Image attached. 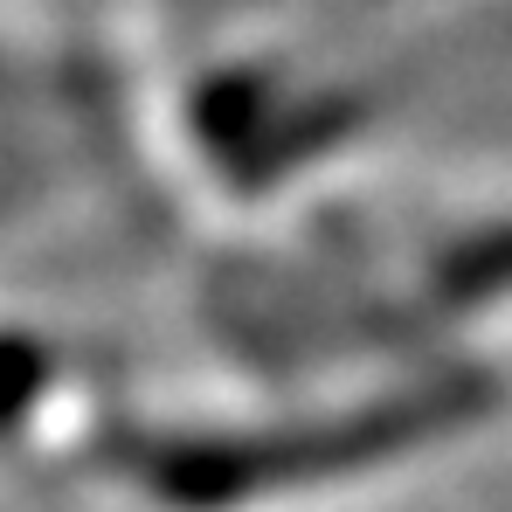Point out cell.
I'll return each mask as SVG.
<instances>
[{"label":"cell","mask_w":512,"mask_h":512,"mask_svg":"<svg viewBox=\"0 0 512 512\" xmlns=\"http://www.w3.org/2000/svg\"><path fill=\"white\" fill-rule=\"evenodd\" d=\"M416 429H423V409L409 402V409H374V416H340V423L173 443L153 457V485L167 499H187V506H229V499H256V492H277V485H305V478L374 464Z\"/></svg>","instance_id":"1"}]
</instances>
